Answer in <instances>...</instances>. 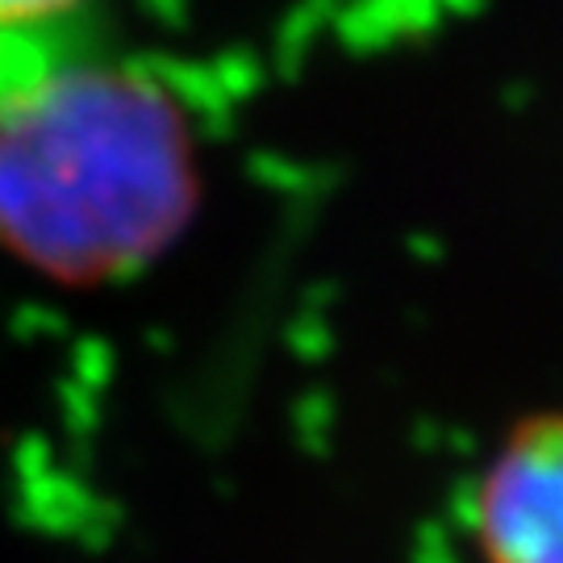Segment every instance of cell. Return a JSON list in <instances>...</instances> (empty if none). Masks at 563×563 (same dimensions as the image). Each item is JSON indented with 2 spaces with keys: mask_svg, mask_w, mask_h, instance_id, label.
<instances>
[{
  "mask_svg": "<svg viewBox=\"0 0 563 563\" xmlns=\"http://www.w3.org/2000/svg\"><path fill=\"white\" fill-rule=\"evenodd\" d=\"M76 0H0V30H13V25H38L46 18H59L67 13Z\"/></svg>",
  "mask_w": 563,
  "mask_h": 563,
  "instance_id": "3",
  "label": "cell"
},
{
  "mask_svg": "<svg viewBox=\"0 0 563 563\" xmlns=\"http://www.w3.org/2000/svg\"><path fill=\"white\" fill-rule=\"evenodd\" d=\"M176 101L139 71L67 67L0 97V246L67 284L159 260L197 209Z\"/></svg>",
  "mask_w": 563,
  "mask_h": 563,
  "instance_id": "1",
  "label": "cell"
},
{
  "mask_svg": "<svg viewBox=\"0 0 563 563\" xmlns=\"http://www.w3.org/2000/svg\"><path fill=\"white\" fill-rule=\"evenodd\" d=\"M484 563H563V413L522 422L476 488Z\"/></svg>",
  "mask_w": 563,
  "mask_h": 563,
  "instance_id": "2",
  "label": "cell"
}]
</instances>
